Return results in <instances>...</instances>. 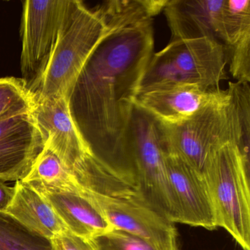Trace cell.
<instances>
[{"mask_svg":"<svg viewBox=\"0 0 250 250\" xmlns=\"http://www.w3.org/2000/svg\"><path fill=\"white\" fill-rule=\"evenodd\" d=\"M165 167L174 223L208 230L216 229L214 210L203 174L181 158L166 152Z\"/></svg>","mask_w":250,"mask_h":250,"instance_id":"cell-10","label":"cell"},{"mask_svg":"<svg viewBox=\"0 0 250 250\" xmlns=\"http://www.w3.org/2000/svg\"><path fill=\"white\" fill-rule=\"evenodd\" d=\"M250 86L229 83L228 90L187 121L159 123L165 152L203 172L212 152L228 143L238 145L250 162Z\"/></svg>","mask_w":250,"mask_h":250,"instance_id":"cell-2","label":"cell"},{"mask_svg":"<svg viewBox=\"0 0 250 250\" xmlns=\"http://www.w3.org/2000/svg\"><path fill=\"white\" fill-rule=\"evenodd\" d=\"M34 103L33 93L21 78H0V122L31 112Z\"/></svg>","mask_w":250,"mask_h":250,"instance_id":"cell-19","label":"cell"},{"mask_svg":"<svg viewBox=\"0 0 250 250\" xmlns=\"http://www.w3.org/2000/svg\"><path fill=\"white\" fill-rule=\"evenodd\" d=\"M14 187H8L5 182L0 181V211H6L14 199Z\"/></svg>","mask_w":250,"mask_h":250,"instance_id":"cell-22","label":"cell"},{"mask_svg":"<svg viewBox=\"0 0 250 250\" xmlns=\"http://www.w3.org/2000/svg\"><path fill=\"white\" fill-rule=\"evenodd\" d=\"M46 139L32 111L0 122V181L24 179Z\"/></svg>","mask_w":250,"mask_h":250,"instance_id":"cell-11","label":"cell"},{"mask_svg":"<svg viewBox=\"0 0 250 250\" xmlns=\"http://www.w3.org/2000/svg\"><path fill=\"white\" fill-rule=\"evenodd\" d=\"M34 100L32 114L46 137V144L59 158L58 184L65 188L74 166L91 151L73 121L66 98L52 96Z\"/></svg>","mask_w":250,"mask_h":250,"instance_id":"cell-9","label":"cell"},{"mask_svg":"<svg viewBox=\"0 0 250 250\" xmlns=\"http://www.w3.org/2000/svg\"><path fill=\"white\" fill-rule=\"evenodd\" d=\"M217 228L250 250V162L238 145L228 143L212 152L202 172Z\"/></svg>","mask_w":250,"mask_h":250,"instance_id":"cell-3","label":"cell"},{"mask_svg":"<svg viewBox=\"0 0 250 250\" xmlns=\"http://www.w3.org/2000/svg\"><path fill=\"white\" fill-rule=\"evenodd\" d=\"M0 250H55L50 239L24 226L7 212L0 211Z\"/></svg>","mask_w":250,"mask_h":250,"instance_id":"cell-18","label":"cell"},{"mask_svg":"<svg viewBox=\"0 0 250 250\" xmlns=\"http://www.w3.org/2000/svg\"><path fill=\"white\" fill-rule=\"evenodd\" d=\"M83 193L100 208L113 229L136 235L158 250H179L175 223L153 208L135 187L109 195Z\"/></svg>","mask_w":250,"mask_h":250,"instance_id":"cell-7","label":"cell"},{"mask_svg":"<svg viewBox=\"0 0 250 250\" xmlns=\"http://www.w3.org/2000/svg\"><path fill=\"white\" fill-rule=\"evenodd\" d=\"M51 205L67 229L96 239L113 229L99 207L83 192L39 191Z\"/></svg>","mask_w":250,"mask_h":250,"instance_id":"cell-14","label":"cell"},{"mask_svg":"<svg viewBox=\"0 0 250 250\" xmlns=\"http://www.w3.org/2000/svg\"><path fill=\"white\" fill-rule=\"evenodd\" d=\"M70 0L23 2L21 80L32 93L37 90L55 50Z\"/></svg>","mask_w":250,"mask_h":250,"instance_id":"cell-8","label":"cell"},{"mask_svg":"<svg viewBox=\"0 0 250 250\" xmlns=\"http://www.w3.org/2000/svg\"><path fill=\"white\" fill-rule=\"evenodd\" d=\"M225 1L167 0L163 11L171 41L208 38L222 44Z\"/></svg>","mask_w":250,"mask_h":250,"instance_id":"cell-13","label":"cell"},{"mask_svg":"<svg viewBox=\"0 0 250 250\" xmlns=\"http://www.w3.org/2000/svg\"><path fill=\"white\" fill-rule=\"evenodd\" d=\"M223 44L229 72L238 83L250 82V0H225Z\"/></svg>","mask_w":250,"mask_h":250,"instance_id":"cell-15","label":"cell"},{"mask_svg":"<svg viewBox=\"0 0 250 250\" xmlns=\"http://www.w3.org/2000/svg\"><path fill=\"white\" fill-rule=\"evenodd\" d=\"M108 33L82 68L68 97L73 121L92 154L121 178L125 136L153 55V20Z\"/></svg>","mask_w":250,"mask_h":250,"instance_id":"cell-1","label":"cell"},{"mask_svg":"<svg viewBox=\"0 0 250 250\" xmlns=\"http://www.w3.org/2000/svg\"><path fill=\"white\" fill-rule=\"evenodd\" d=\"M123 178L134 186L153 208L173 222L159 123L136 104L124 141Z\"/></svg>","mask_w":250,"mask_h":250,"instance_id":"cell-4","label":"cell"},{"mask_svg":"<svg viewBox=\"0 0 250 250\" xmlns=\"http://www.w3.org/2000/svg\"><path fill=\"white\" fill-rule=\"evenodd\" d=\"M223 92L194 84H172L140 93L135 104L159 123L176 124L189 119Z\"/></svg>","mask_w":250,"mask_h":250,"instance_id":"cell-12","label":"cell"},{"mask_svg":"<svg viewBox=\"0 0 250 250\" xmlns=\"http://www.w3.org/2000/svg\"><path fill=\"white\" fill-rule=\"evenodd\" d=\"M167 0H110L96 8L106 24L125 27L153 20Z\"/></svg>","mask_w":250,"mask_h":250,"instance_id":"cell-17","label":"cell"},{"mask_svg":"<svg viewBox=\"0 0 250 250\" xmlns=\"http://www.w3.org/2000/svg\"><path fill=\"white\" fill-rule=\"evenodd\" d=\"M108 30L96 9L70 0L55 50L33 93L34 99L63 96L68 99L80 71Z\"/></svg>","mask_w":250,"mask_h":250,"instance_id":"cell-5","label":"cell"},{"mask_svg":"<svg viewBox=\"0 0 250 250\" xmlns=\"http://www.w3.org/2000/svg\"><path fill=\"white\" fill-rule=\"evenodd\" d=\"M95 241L100 250H158L147 241L120 229H112Z\"/></svg>","mask_w":250,"mask_h":250,"instance_id":"cell-20","label":"cell"},{"mask_svg":"<svg viewBox=\"0 0 250 250\" xmlns=\"http://www.w3.org/2000/svg\"><path fill=\"white\" fill-rule=\"evenodd\" d=\"M55 250H100L95 239L76 235L68 229L51 239Z\"/></svg>","mask_w":250,"mask_h":250,"instance_id":"cell-21","label":"cell"},{"mask_svg":"<svg viewBox=\"0 0 250 250\" xmlns=\"http://www.w3.org/2000/svg\"><path fill=\"white\" fill-rule=\"evenodd\" d=\"M14 188V199L5 212L48 239L67 229L47 200L30 184L18 181Z\"/></svg>","mask_w":250,"mask_h":250,"instance_id":"cell-16","label":"cell"},{"mask_svg":"<svg viewBox=\"0 0 250 250\" xmlns=\"http://www.w3.org/2000/svg\"><path fill=\"white\" fill-rule=\"evenodd\" d=\"M225 47L213 39L170 41L153 54L142 82L140 93L175 84H194L218 90L226 80Z\"/></svg>","mask_w":250,"mask_h":250,"instance_id":"cell-6","label":"cell"}]
</instances>
